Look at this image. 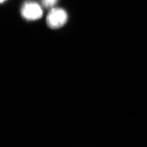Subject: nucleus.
Returning a JSON list of instances; mask_svg holds the SVG:
<instances>
[{"instance_id":"f257e3e1","label":"nucleus","mask_w":147,"mask_h":147,"mask_svg":"<svg viewBox=\"0 0 147 147\" xmlns=\"http://www.w3.org/2000/svg\"><path fill=\"white\" fill-rule=\"evenodd\" d=\"M68 20V14L61 8H52L47 17V26L52 29H57L63 26Z\"/></svg>"},{"instance_id":"f03ea898","label":"nucleus","mask_w":147,"mask_h":147,"mask_svg":"<svg viewBox=\"0 0 147 147\" xmlns=\"http://www.w3.org/2000/svg\"><path fill=\"white\" fill-rule=\"evenodd\" d=\"M21 16L27 20H36L42 16V8L37 3L27 2L24 4L21 9Z\"/></svg>"},{"instance_id":"7ed1b4c3","label":"nucleus","mask_w":147,"mask_h":147,"mask_svg":"<svg viewBox=\"0 0 147 147\" xmlns=\"http://www.w3.org/2000/svg\"><path fill=\"white\" fill-rule=\"evenodd\" d=\"M57 0H42L43 6L46 8H51L56 4Z\"/></svg>"},{"instance_id":"20e7f679","label":"nucleus","mask_w":147,"mask_h":147,"mask_svg":"<svg viewBox=\"0 0 147 147\" xmlns=\"http://www.w3.org/2000/svg\"><path fill=\"white\" fill-rule=\"evenodd\" d=\"M5 0H0V3H2L3 1H5Z\"/></svg>"}]
</instances>
